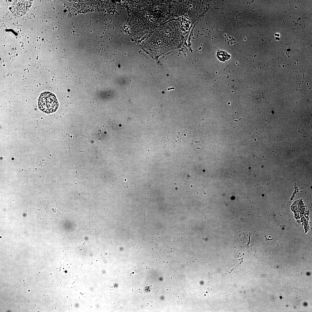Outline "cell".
Returning a JSON list of instances; mask_svg holds the SVG:
<instances>
[{
  "label": "cell",
  "instance_id": "obj_1",
  "mask_svg": "<svg viewBox=\"0 0 312 312\" xmlns=\"http://www.w3.org/2000/svg\"><path fill=\"white\" fill-rule=\"evenodd\" d=\"M38 106L42 112L50 113L55 112L58 107V103L55 95L51 92L42 93L39 99Z\"/></svg>",
  "mask_w": 312,
  "mask_h": 312
},
{
  "label": "cell",
  "instance_id": "obj_2",
  "mask_svg": "<svg viewBox=\"0 0 312 312\" xmlns=\"http://www.w3.org/2000/svg\"><path fill=\"white\" fill-rule=\"evenodd\" d=\"M218 58L220 61L224 62L229 59L230 56L224 51H220L217 54Z\"/></svg>",
  "mask_w": 312,
  "mask_h": 312
}]
</instances>
